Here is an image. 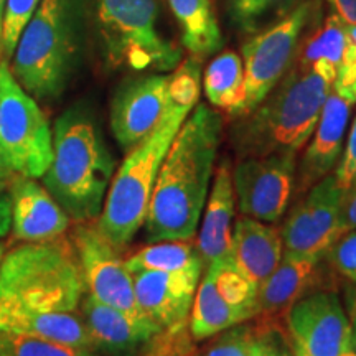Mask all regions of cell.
<instances>
[{"mask_svg": "<svg viewBox=\"0 0 356 356\" xmlns=\"http://www.w3.org/2000/svg\"><path fill=\"white\" fill-rule=\"evenodd\" d=\"M286 345H282L275 338V333L269 328H257L254 343L251 346L249 356H282Z\"/></svg>", "mask_w": 356, "mask_h": 356, "instance_id": "e575fe53", "label": "cell"}, {"mask_svg": "<svg viewBox=\"0 0 356 356\" xmlns=\"http://www.w3.org/2000/svg\"><path fill=\"white\" fill-rule=\"evenodd\" d=\"M0 356H10V351H8V345L3 333H0Z\"/></svg>", "mask_w": 356, "mask_h": 356, "instance_id": "b9f144b4", "label": "cell"}, {"mask_svg": "<svg viewBox=\"0 0 356 356\" xmlns=\"http://www.w3.org/2000/svg\"><path fill=\"white\" fill-rule=\"evenodd\" d=\"M257 328L246 322L226 328L215 335V340L204 348L200 356H249L254 343Z\"/></svg>", "mask_w": 356, "mask_h": 356, "instance_id": "f546056e", "label": "cell"}, {"mask_svg": "<svg viewBox=\"0 0 356 356\" xmlns=\"http://www.w3.org/2000/svg\"><path fill=\"white\" fill-rule=\"evenodd\" d=\"M332 13L340 17L345 25H356V0H328Z\"/></svg>", "mask_w": 356, "mask_h": 356, "instance_id": "8d00e7d4", "label": "cell"}, {"mask_svg": "<svg viewBox=\"0 0 356 356\" xmlns=\"http://www.w3.org/2000/svg\"><path fill=\"white\" fill-rule=\"evenodd\" d=\"M42 0H7L2 25V44L7 61H10L22 30L32 19Z\"/></svg>", "mask_w": 356, "mask_h": 356, "instance_id": "4dcf8cb0", "label": "cell"}, {"mask_svg": "<svg viewBox=\"0 0 356 356\" xmlns=\"http://www.w3.org/2000/svg\"><path fill=\"white\" fill-rule=\"evenodd\" d=\"M114 177V157L95 115L73 106L53 127V157L43 185L74 222L99 218Z\"/></svg>", "mask_w": 356, "mask_h": 356, "instance_id": "277c9868", "label": "cell"}, {"mask_svg": "<svg viewBox=\"0 0 356 356\" xmlns=\"http://www.w3.org/2000/svg\"><path fill=\"white\" fill-rule=\"evenodd\" d=\"M53 157V131L37 99L0 63V163L15 175L42 178Z\"/></svg>", "mask_w": 356, "mask_h": 356, "instance_id": "9c48e42d", "label": "cell"}, {"mask_svg": "<svg viewBox=\"0 0 356 356\" xmlns=\"http://www.w3.org/2000/svg\"><path fill=\"white\" fill-rule=\"evenodd\" d=\"M6 252H7V244L0 241V261L3 259V256H6Z\"/></svg>", "mask_w": 356, "mask_h": 356, "instance_id": "7bdbcfd3", "label": "cell"}, {"mask_svg": "<svg viewBox=\"0 0 356 356\" xmlns=\"http://www.w3.org/2000/svg\"><path fill=\"white\" fill-rule=\"evenodd\" d=\"M13 178H15V173L7 170L6 167H0V193H3V191L8 190V186H10Z\"/></svg>", "mask_w": 356, "mask_h": 356, "instance_id": "f35d334b", "label": "cell"}, {"mask_svg": "<svg viewBox=\"0 0 356 356\" xmlns=\"http://www.w3.org/2000/svg\"><path fill=\"white\" fill-rule=\"evenodd\" d=\"M6 335L10 356H101L97 351L89 348H79L58 341L43 340V338Z\"/></svg>", "mask_w": 356, "mask_h": 356, "instance_id": "f1b7e54d", "label": "cell"}, {"mask_svg": "<svg viewBox=\"0 0 356 356\" xmlns=\"http://www.w3.org/2000/svg\"><path fill=\"white\" fill-rule=\"evenodd\" d=\"M129 273H200L204 270L198 248L191 241H160L142 248L126 259Z\"/></svg>", "mask_w": 356, "mask_h": 356, "instance_id": "4316f807", "label": "cell"}, {"mask_svg": "<svg viewBox=\"0 0 356 356\" xmlns=\"http://www.w3.org/2000/svg\"><path fill=\"white\" fill-rule=\"evenodd\" d=\"M7 193L12 211L10 231L17 241H51L70 229V216L37 178L15 175Z\"/></svg>", "mask_w": 356, "mask_h": 356, "instance_id": "ac0fdd59", "label": "cell"}, {"mask_svg": "<svg viewBox=\"0 0 356 356\" xmlns=\"http://www.w3.org/2000/svg\"><path fill=\"white\" fill-rule=\"evenodd\" d=\"M132 277L137 305L147 317L165 330L188 327L202 274L142 270L132 274Z\"/></svg>", "mask_w": 356, "mask_h": 356, "instance_id": "e0dca14e", "label": "cell"}, {"mask_svg": "<svg viewBox=\"0 0 356 356\" xmlns=\"http://www.w3.org/2000/svg\"><path fill=\"white\" fill-rule=\"evenodd\" d=\"M292 356H305V355H304V353H302V351H299V350L292 348Z\"/></svg>", "mask_w": 356, "mask_h": 356, "instance_id": "ee69618b", "label": "cell"}, {"mask_svg": "<svg viewBox=\"0 0 356 356\" xmlns=\"http://www.w3.org/2000/svg\"><path fill=\"white\" fill-rule=\"evenodd\" d=\"M356 228V185L350 190L343 191V202H341L340 215V231L345 234L346 231Z\"/></svg>", "mask_w": 356, "mask_h": 356, "instance_id": "d590c367", "label": "cell"}, {"mask_svg": "<svg viewBox=\"0 0 356 356\" xmlns=\"http://www.w3.org/2000/svg\"><path fill=\"white\" fill-rule=\"evenodd\" d=\"M79 307L92 348L101 356H144L165 332L147 315L126 314L91 296Z\"/></svg>", "mask_w": 356, "mask_h": 356, "instance_id": "2e32d148", "label": "cell"}, {"mask_svg": "<svg viewBox=\"0 0 356 356\" xmlns=\"http://www.w3.org/2000/svg\"><path fill=\"white\" fill-rule=\"evenodd\" d=\"M305 0H225L231 25L251 37L289 15Z\"/></svg>", "mask_w": 356, "mask_h": 356, "instance_id": "83f0119b", "label": "cell"}, {"mask_svg": "<svg viewBox=\"0 0 356 356\" xmlns=\"http://www.w3.org/2000/svg\"><path fill=\"white\" fill-rule=\"evenodd\" d=\"M0 333L43 338L95 350L86 325L78 312H29L0 305Z\"/></svg>", "mask_w": 356, "mask_h": 356, "instance_id": "603a6c76", "label": "cell"}, {"mask_svg": "<svg viewBox=\"0 0 356 356\" xmlns=\"http://www.w3.org/2000/svg\"><path fill=\"white\" fill-rule=\"evenodd\" d=\"M181 32V43L191 56L203 58L220 51L225 43L210 0H167Z\"/></svg>", "mask_w": 356, "mask_h": 356, "instance_id": "cb8c5ba5", "label": "cell"}, {"mask_svg": "<svg viewBox=\"0 0 356 356\" xmlns=\"http://www.w3.org/2000/svg\"><path fill=\"white\" fill-rule=\"evenodd\" d=\"M204 96L211 106L238 115L244 97V66L238 53L222 51L208 65L203 76Z\"/></svg>", "mask_w": 356, "mask_h": 356, "instance_id": "484cf974", "label": "cell"}, {"mask_svg": "<svg viewBox=\"0 0 356 356\" xmlns=\"http://www.w3.org/2000/svg\"><path fill=\"white\" fill-rule=\"evenodd\" d=\"M202 91V61L190 56L170 74L167 104L154 131L126 152L114 173L96 228L121 251L144 226L160 167L177 132L198 104Z\"/></svg>", "mask_w": 356, "mask_h": 356, "instance_id": "6da1fadb", "label": "cell"}, {"mask_svg": "<svg viewBox=\"0 0 356 356\" xmlns=\"http://www.w3.org/2000/svg\"><path fill=\"white\" fill-rule=\"evenodd\" d=\"M259 286L226 254L204 267V277L195 292L188 328L193 340L213 338L226 328L257 317Z\"/></svg>", "mask_w": 356, "mask_h": 356, "instance_id": "30bf717a", "label": "cell"}, {"mask_svg": "<svg viewBox=\"0 0 356 356\" xmlns=\"http://www.w3.org/2000/svg\"><path fill=\"white\" fill-rule=\"evenodd\" d=\"M144 356H155V355H150V353H147V355H144Z\"/></svg>", "mask_w": 356, "mask_h": 356, "instance_id": "bcb514c9", "label": "cell"}, {"mask_svg": "<svg viewBox=\"0 0 356 356\" xmlns=\"http://www.w3.org/2000/svg\"><path fill=\"white\" fill-rule=\"evenodd\" d=\"M170 74L150 73L129 78L111 102V129L124 152L154 131L167 104Z\"/></svg>", "mask_w": 356, "mask_h": 356, "instance_id": "9a60e30c", "label": "cell"}, {"mask_svg": "<svg viewBox=\"0 0 356 356\" xmlns=\"http://www.w3.org/2000/svg\"><path fill=\"white\" fill-rule=\"evenodd\" d=\"M84 287L73 243L63 236L22 243L0 261V305L29 312H78Z\"/></svg>", "mask_w": 356, "mask_h": 356, "instance_id": "8992f818", "label": "cell"}, {"mask_svg": "<svg viewBox=\"0 0 356 356\" xmlns=\"http://www.w3.org/2000/svg\"><path fill=\"white\" fill-rule=\"evenodd\" d=\"M282 356H292V351H289L287 348L284 350V353H282Z\"/></svg>", "mask_w": 356, "mask_h": 356, "instance_id": "f6af8a7d", "label": "cell"}, {"mask_svg": "<svg viewBox=\"0 0 356 356\" xmlns=\"http://www.w3.org/2000/svg\"><path fill=\"white\" fill-rule=\"evenodd\" d=\"M71 243L88 296L126 314L145 315L137 305L134 277L126 261L119 256V249L99 233L95 221L76 222Z\"/></svg>", "mask_w": 356, "mask_h": 356, "instance_id": "7c38bea8", "label": "cell"}, {"mask_svg": "<svg viewBox=\"0 0 356 356\" xmlns=\"http://www.w3.org/2000/svg\"><path fill=\"white\" fill-rule=\"evenodd\" d=\"M333 175L337 178L338 186L343 191L356 185V119L353 121V126H351L343 155L338 160Z\"/></svg>", "mask_w": 356, "mask_h": 356, "instance_id": "836d02e7", "label": "cell"}, {"mask_svg": "<svg viewBox=\"0 0 356 356\" xmlns=\"http://www.w3.org/2000/svg\"><path fill=\"white\" fill-rule=\"evenodd\" d=\"M0 167H2V163H0Z\"/></svg>", "mask_w": 356, "mask_h": 356, "instance_id": "7dc6e473", "label": "cell"}, {"mask_svg": "<svg viewBox=\"0 0 356 356\" xmlns=\"http://www.w3.org/2000/svg\"><path fill=\"white\" fill-rule=\"evenodd\" d=\"M325 261L335 273L356 286V228L341 234L325 254Z\"/></svg>", "mask_w": 356, "mask_h": 356, "instance_id": "d6a6232c", "label": "cell"}, {"mask_svg": "<svg viewBox=\"0 0 356 356\" xmlns=\"http://www.w3.org/2000/svg\"><path fill=\"white\" fill-rule=\"evenodd\" d=\"M222 137L220 113L197 104L160 167L145 218L147 239L191 241L207 202Z\"/></svg>", "mask_w": 356, "mask_h": 356, "instance_id": "7a4b0ae2", "label": "cell"}, {"mask_svg": "<svg viewBox=\"0 0 356 356\" xmlns=\"http://www.w3.org/2000/svg\"><path fill=\"white\" fill-rule=\"evenodd\" d=\"M332 89L333 79L293 63L261 104L234 124L231 144L236 155L246 159L299 152L314 134Z\"/></svg>", "mask_w": 356, "mask_h": 356, "instance_id": "5b68a950", "label": "cell"}, {"mask_svg": "<svg viewBox=\"0 0 356 356\" xmlns=\"http://www.w3.org/2000/svg\"><path fill=\"white\" fill-rule=\"evenodd\" d=\"M202 231L198 236V252L203 267L229 254L231 233H233L236 197L233 186V167L228 159H222L216 168L210 195L204 202Z\"/></svg>", "mask_w": 356, "mask_h": 356, "instance_id": "44dd1931", "label": "cell"}, {"mask_svg": "<svg viewBox=\"0 0 356 356\" xmlns=\"http://www.w3.org/2000/svg\"><path fill=\"white\" fill-rule=\"evenodd\" d=\"M350 323H351V335H353V348L356 351V297L350 302Z\"/></svg>", "mask_w": 356, "mask_h": 356, "instance_id": "ab89813d", "label": "cell"}, {"mask_svg": "<svg viewBox=\"0 0 356 356\" xmlns=\"http://www.w3.org/2000/svg\"><path fill=\"white\" fill-rule=\"evenodd\" d=\"M6 3L7 0H0V63L7 61L6 53H3V44H2V25H3V13H6Z\"/></svg>", "mask_w": 356, "mask_h": 356, "instance_id": "60d3db41", "label": "cell"}, {"mask_svg": "<svg viewBox=\"0 0 356 356\" xmlns=\"http://www.w3.org/2000/svg\"><path fill=\"white\" fill-rule=\"evenodd\" d=\"M351 104L332 89L325 101L322 114L310 137L296 175L297 193H305L317 181L330 175L343 152L345 132L350 122Z\"/></svg>", "mask_w": 356, "mask_h": 356, "instance_id": "d6986e66", "label": "cell"}, {"mask_svg": "<svg viewBox=\"0 0 356 356\" xmlns=\"http://www.w3.org/2000/svg\"><path fill=\"white\" fill-rule=\"evenodd\" d=\"M229 254L239 269L261 286L284 256L280 229L254 218L239 216L231 233Z\"/></svg>", "mask_w": 356, "mask_h": 356, "instance_id": "7402d4cb", "label": "cell"}, {"mask_svg": "<svg viewBox=\"0 0 356 356\" xmlns=\"http://www.w3.org/2000/svg\"><path fill=\"white\" fill-rule=\"evenodd\" d=\"M346 44V25L340 17L330 13L302 43L296 63L317 70L335 81L338 66Z\"/></svg>", "mask_w": 356, "mask_h": 356, "instance_id": "d4e9b609", "label": "cell"}, {"mask_svg": "<svg viewBox=\"0 0 356 356\" xmlns=\"http://www.w3.org/2000/svg\"><path fill=\"white\" fill-rule=\"evenodd\" d=\"M325 257L282 256L273 274L259 286L257 317L270 322L312 292L323 291Z\"/></svg>", "mask_w": 356, "mask_h": 356, "instance_id": "ffe728a7", "label": "cell"}, {"mask_svg": "<svg viewBox=\"0 0 356 356\" xmlns=\"http://www.w3.org/2000/svg\"><path fill=\"white\" fill-rule=\"evenodd\" d=\"M12 211H10V197L7 191L0 193V239L6 238L10 231Z\"/></svg>", "mask_w": 356, "mask_h": 356, "instance_id": "74e56055", "label": "cell"}, {"mask_svg": "<svg viewBox=\"0 0 356 356\" xmlns=\"http://www.w3.org/2000/svg\"><path fill=\"white\" fill-rule=\"evenodd\" d=\"M333 91L351 106L356 104V25H346V44L333 81Z\"/></svg>", "mask_w": 356, "mask_h": 356, "instance_id": "1f68e13d", "label": "cell"}, {"mask_svg": "<svg viewBox=\"0 0 356 356\" xmlns=\"http://www.w3.org/2000/svg\"><path fill=\"white\" fill-rule=\"evenodd\" d=\"M341 202L343 190L332 173L305 191L280 228L284 256L325 257L341 236Z\"/></svg>", "mask_w": 356, "mask_h": 356, "instance_id": "4fadbf2b", "label": "cell"}, {"mask_svg": "<svg viewBox=\"0 0 356 356\" xmlns=\"http://www.w3.org/2000/svg\"><path fill=\"white\" fill-rule=\"evenodd\" d=\"M297 154L239 159L233 168L236 207L243 216L277 222L286 215L296 186Z\"/></svg>", "mask_w": 356, "mask_h": 356, "instance_id": "8fae6325", "label": "cell"}, {"mask_svg": "<svg viewBox=\"0 0 356 356\" xmlns=\"http://www.w3.org/2000/svg\"><path fill=\"white\" fill-rule=\"evenodd\" d=\"M91 26L109 68L175 70L180 48L159 32L160 0H89Z\"/></svg>", "mask_w": 356, "mask_h": 356, "instance_id": "52a82bcc", "label": "cell"}, {"mask_svg": "<svg viewBox=\"0 0 356 356\" xmlns=\"http://www.w3.org/2000/svg\"><path fill=\"white\" fill-rule=\"evenodd\" d=\"M284 318L292 348L305 356H343L355 350L350 318L337 292H312L296 302Z\"/></svg>", "mask_w": 356, "mask_h": 356, "instance_id": "5bb4252c", "label": "cell"}, {"mask_svg": "<svg viewBox=\"0 0 356 356\" xmlns=\"http://www.w3.org/2000/svg\"><path fill=\"white\" fill-rule=\"evenodd\" d=\"M322 22V0H305L243 44L244 97L236 118L251 113L296 63L302 43Z\"/></svg>", "mask_w": 356, "mask_h": 356, "instance_id": "ba28073f", "label": "cell"}, {"mask_svg": "<svg viewBox=\"0 0 356 356\" xmlns=\"http://www.w3.org/2000/svg\"><path fill=\"white\" fill-rule=\"evenodd\" d=\"M89 26V0H42L8 61L13 78L35 99L60 97L81 61Z\"/></svg>", "mask_w": 356, "mask_h": 356, "instance_id": "3957f363", "label": "cell"}]
</instances>
